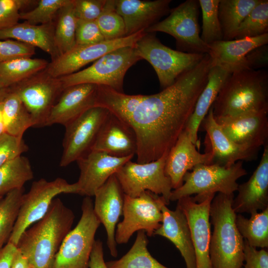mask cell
Masks as SVG:
<instances>
[{
	"instance_id": "obj_36",
	"label": "cell",
	"mask_w": 268,
	"mask_h": 268,
	"mask_svg": "<svg viewBox=\"0 0 268 268\" xmlns=\"http://www.w3.org/2000/svg\"><path fill=\"white\" fill-rule=\"evenodd\" d=\"M59 12L54 39L56 47L60 55L69 51L76 45L77 18L74 13L73 0H70Z\"/></svg>"
},
{
	"instance_id": "obj_17",
	"label": "cell",
	"mask_w": 268,
	"mask_h": 268,
	"mask_svg": "<svg viewBox=\"0 0 268 268\" xmlns=\"http://www.w3.org/2000/svg\"><path fill=\"white\" fill-rule=\"evenodd\" d=\"M125 194L115 175H112L95 193L93 210L106 230L107 244L110 254L118 255L115 231L123 215Z\"/></svg>"
},
{
	"instance_id": "obj_18",
	"label": "cell",
	"mask_w": 268,
	"mask_h": 268,
	"mask_svg": "<svg viewBox=\"0 0 268 268\" xmlns=\"http://www.w3.org/2000/svg\"><path fill=\"white\" fill-rule=\"evenodd\" d=\"M214 119L225 135L237 144L259 149L267 144L268 111Z\"/></svg>"
},
{
	"instance_id": "obj_33",
	"label": "cell",
	"mask_w": 268,
	"mask_h": 268,
	"mask_svg": "<svg viewBox=\"0 0 268 268\" xmlns=\"http://www.w3.org/2000/svg\"><path fill=\"white\" fill-rule=\"evenodd\" d=\"M148 240L143 230L137 231L129 251L118 260L106 263L108 268H169L160 264L148 251Z\"/></svg>"
},
{
	"instance_id": "obj_11",
	"label": "cell",
	"mask_w": 268,
	"mask_h": 268,
	"mask_svg": "<svg viewBox=\"0 0 268 268\" xmlns=\"http://www.w3.org/2000/svg\"><path fill=\"white\" fill-rule=\"evenodd\" d=\"M198 0H187L171 9L164 19L145 30L147 33L161 32L176 40L177 50L191 54H208L209 47L201 39L199 23Z\"/></svg>"
},
{
	"instance_id": "obj_43",
	"label": "cell",
	"mask_w": 268,
	"mask_h": 268,
	"mask_svg": "<svg viewBox=\"0 0 268 268\" xmlns=\"http://www.w3.org/2000/svg\"><path fill=\"white\" fill-rule=\"evenodd\" d=\"M35 54V47L11 39L0 40V64L21 58H31Z\"/></svg>"
},
{
	"instance_id": "obj_5",
	"label": "cell",
	"mask_w": 268,
	"mask_h": 268,
	"mask_svg": "<svg viewBox=\"0 0 268 268\" xmlns=\"http://www.w3.org/2000/svg\"><path fill=\"white\" fill-rule=\"evenodd\" d=\"M247 174L242 161L229 166L216 164H198L192 169V171L185 174L183 184L172 190L170 201H178L195 194V197H193L194 200L200 202L216 193L233 194L238 189L237 180Z\"/></svg>"
},
{
	"instance_id": "obj_7",
	"label": "cell",
	"mask_w": 268,
	"mask_h": 268,
	"mask_svg": "<svg viewBox=\"0 0 268 268\" xmlns=\"http://www.w3.org/2000/svg\"><path fill=\"white\" fill-rule=\"evenodd\" d=\"M134 47L141 60H146L152 66L163 89L172 85L182 74L197 65L205 55L172 49L163 44L155 33L146 32Z\"/></svg>"
},
{
	"instance_id": "obj_37",
	"label": "cell",
	"mask_w": 268,
	"mask_h": 268,
	"mask_svg": "<svg viewBox=\"0 0 268 268\" xmlns=\"http://www.w3.org/2000/svg\"><path fill=\"white\" fill-rule=\"evenodd\" d=\"M24 192L22 188L0 198V249L8 242L11 235Z\"/></svg>"
},
{
	"instance_id": "obj_6",
	"label": "cell",
	"mask_w": 268,
	"mask_h": 268,
	"mask_svg": "<svg viewBox=\"0 0 268 268\" xmlns=\"http://www.w3.org/2000/svg\"><path fill=\"white\" fill-rule=\"evenodd\" d=\"M141 59L134 47L117 49L102 56L88 67L58 78L63 89L75 85L92 84L123 93L125 75Z\"/></svg>"
},
{
	"instance_id": "obj_23",
	"label": "cell",
	"mask_w": 268,
	"mask_h": 268,
	"mask_svg": "<svg viewBox=\"0 0 268 268\" xmlns=\"http://www.w3.org/2000/svg\"><path fill=\"white\" fill-rule=\"evenodd\" d=\"M266 144L260 162L250 179L239 185L232 202L237 213L252 214L268 208V146Z\"/></svg>"
},
{
	"instance_id": "obj_24",
	"label": "cell",
	"mask_w": 268,
	"mask_h": 268,
	"mask_svg": "<svg viewBox=\"0 0 268 268\" xmlns=\"http://www.w3.org/2000/svg\"><path fill=\"white\" fill-rule=\"evenodd\" d=\"M192 142L191 137L184 130L179 136L174 145L170 149L165 165V173L171 182L174 190L183 183L185 174L200 164H210L212 154L209 150L201 153Z\"/></svg>"
},
{
	"instance_id": "obj_53",
	"label": "cell",
	"mask_w": 268,
	"mask_h": 268,
	"mask_svg": "<svg viewBox=\"0 0 268 268\" xmlns=\"http://www.w3.org/2000/svg\"><path fill=\"white\" fill-rule=\"evenodd\" d=\"M6 89H2L0 88V97L3 95V94L5 93Z\"/></svg>"
},
{
	"instance_id": "obj_4",
	"label": "cell",
	"mask_w": 268,
	"mask_h": 268,
	"mask_svg": "<svg viewBox=\"0 0 268 268\" xmlns=\"http://www.w3.org/2000/svg\"><path fill=\"white\" fill-rule=\"evenodd\" d=\"M234 194L218 193L209 210L213 226L209 253L213 268H242L244 262V240L236 224V213L232 208Z\"/></svg>"
},
{
	"instance_id": "obj_30",
	"label": "cell",
	"mask_w": 268,
	"mask_h": 268,
	"mask_svg": "<svg viewBox=\"0 0 268 268\" xmlns=\"http://www.w3.org/2000/svg\"><path fill=\"white\" fill-rule=\"evenodd\" d=\"M2 116L5 133L23 138L25 132L33 127L31 115L16 93L7 88L2 99Z\"/></svg>"
},
{
	"instance_id": "obj_35",
	"label": "cell",
	"mask_w": 268,
	"mask_h": 268,
	"mask_svg": "<svg viewBox=\"0 0 268 268\" xmlns=\"http://www.w3.org/2000/svg\"><path fill=\"white\" fill-rule=\"evenodd\" d=\"M236 224L241 235L254 248L268 247V208L251 214L249 218L236 215Z\"/></svg>"
},
{
	"instance_id": "obj_12",
	"label": "cell",
	"mask_w": 268,
	"mask_h": 268,
	"mask_svg": "<svg viewBox=\"0 0 268 268\" xmlns=\"http://www.w3.org/2000/svg\"><path fill=\"white\" fill-rule=\"evenodd\" d=\"M169 151L158 159L145 163L127 162L115 174L125 195L132 198L149 191L162 196L170 203L172 187L165 173Z\"/></svg>"
},
{
	"instance_id": "obj_42",
	"label": "cell",
	"mask_w": 268,
	"mask_h": 268,
	"mask_svg": "<svg viewBox=\"0 0 268 268\" xmlns=\"http://www.w3.org/2000/svg\"><path fill=\"white\" fill-rule=\"evenodd\" d=\"M28 147L23 138L6 133L0 136V167L7 161L21 155Z\"/></svg>"
},
{
	"instance_id": "obj_48",
	"label": "cell",
	"mask_w": 268,
	"mask_h": 268,
	"mask_svg": "<svg viewBox=\"0 0 268 268\" xmlns=\"http://www.w3.org/2000/svg\"><path fill=\"white\" fill-rule=\"evenodd\" d=\"M268 64V46L264 45L250 51L239 66H244L253 69H259Z\"/></svg>"
},
{
	"instance_id": "obj_19",
	"label": "cell",
	"mask_w": 268,
	"mask_h": 268,
	"mask_svg": "<svg viewBox=\"0 0 268 268\" xmlns=\"http://www.w3.org/2000/svg\"><path fill=\"white\" fill-rule=\"evenodd\" d=\"M54 79L32 80L9 87L29 113L33 127H45L55 99L63 90L59 80Z\"/></svg>"
},
{
	"instance_id": "obj_26",
	"label": "cell",
	"mask_w": 268,
	"mask_h": 268,
	"mask_svg": "<svg viewBox=\"0 0 268 268\" xmlns=\"http://www.w3.org/2000/svg\"><path fill=\"white\" fill-rule=\"evenodd\" d=\"M163 220L154 235H159L172 242L184 258L186 268H196L191 232L186 215L177 204L174 210L166 205L162 207Z\"/></svg>"
},
{
	"instance_id": "obj_21",
	"label": "cell",
	"mask_w": 268,
	"mask_h": 268,
	"mask_svg": "<svg viewBox=\"0 0 268 268\" xmlns=\"http://www.w3.org/2000/svg\"><path fill=\"white\" fill-rule=\"evenodd\" d=\"M137 147L136 137L133 129L109 111L91 150L126 157L136 154Z\"/></svg>"
},
{
	"instance_id": "obj_39",
	"label": "cell",
	"mask_w": 268,
	"mask_h": 268,
	"mask_svg": "<svg viewBox=\"0 0 268 268\" xmlns=\"http://www.w3.org/2000/svg\"><path fill=\"white\" fill-rule=\"evenodd\" d=\"M198 0L202 13L201 39L207 45L223 40V34L218 18L220 0Z\"/></svg>"
},
{
	"instance_id": "obj_14",
	"label": "cell",
	"mask_w": 268,
	"mask_h": 268,
	"mask_svg": "<svg viewBox=\"0 0 268 268\" xmlns=\"http://www.w3.org/2000/svg\"><path fill=\"white\" fill-rule=\"evenodd\" d=\"M146 32L141 31L123 38L104 40L95 44L77 45L53 60L47 67V73L52 78H59L72 74L88 64L117 49L134 47Z\"/></svg>"
},
{
	"instance_id": "obj_38",
	"label": "cell",
	"mask_w": 268,
	"mask_h": 268,
	"mask_svg": "<svg viewBox=\"0 0 268 268\" xmlns=\"http://www.w3.org/2000/svg\"><path fill=\"white\" fill-rule=\"evenodd\" d=\"M268 33V0H260L239 26L234 39Z\"/></svg>"
},
{
	"instance_id": "obj_44",
	"label": "cell",
	"mask_w": 268,
	"mask_h": 268,
	"mask_svg": "<svg viewBox=\"0 0 268 268\" xmlns=\"http://www.w3.org/2000/svg\"><path fill=\"white\" fill-rule=\"evenodd\" d=\"M104 40L96 20L77 19L75 31L76 45H90Z\"/></svg>"
},
{
	"instance_id": "obj_41",
	"label": "cell",
	"mask_w": 268,
	"mask_h": 268,
	"mask_svg": "<svg viewBox=\"0 0 268 268\" xmlns=\"http://www.w3.org/2000/svg\"><path fill=\"white\" fill-rule=\"evenodd\" d=\"M70 0H40L34 9L20 12V19L33 25L49 24L60 10Z\"/></svg>"
},
{
	"instance_id": "obj_50",
	"label": "cell",
	"mask_w": 268,
	"mask_h": 268,
	"mask_svg": "<svg viewBox=\"0 0 268 268\" xmlns=\"http://www.w3.org/2000/svg\"><path fill=\"white\" fill-rule=\"evenodd\" d=\"M17 251L16 246L7 243L0 249V268H11L14 257Z\"/></svg>"
},
{
	"instance_id": "obj_2",
	"label": "cell",
	"mask_w": 268,
	"mask_h": 268,
	"mask_svg": "<svg viewBox=\"0 0 268 268\" xmlns=\"http://www.w3.org/2000/svg\"><path fill=\"white\" fill-rule=\"evenodd\" d=\"M74 218L73 211L56 198L44 217L22 233L16 247L30 268H52Z\"/></svg>"
},
{
	"instance_id": "obj_15",
	"label": "cell",
	"mask_w": 268,
	"mask_h": 268,
	"mask_svg": "<svg viewBox=\"0 0 268 268\" xmlns=\"http://www.w3.org/2000/svg\"><path fill=\"white\" fill-rule=\"evenodd\" d=\"M215 194L200 202L187 196L178 200L177 205L185 213L190 228L196 258V268H213L209 253L211 223L209 210Z\"/></svg>"
},
{
	"instance_id": "obj_9",
	"label": "cell",
	"mask_w": 268,
	"mask_h": 268,
	"mask_svg": "<svg viewBox=\"0 0 268 268\" xmlns=\"http://www.w3.org/2000/svg\"><path fill=\"white\" fill-rule=\"evenodd\" d=\"M169 203L161 196L145 191L135 198L124 196L123 220L117 225V244L127 243L133 234L143 230L147 236L154 235L163 220L162 207Z\"/></svg>"
},
{
	"instance_id": "obj_22",
	"label": "cell",
	"mask_w": 268,
	"mask_h": 268,
	"mask_svg": "<svg viewBox=\"0 0 268 268\" xmlns=\"http://www.w3.org/2000/svg\"><path fill=\"white\" fill-rule=\"evenodd\" d=\"M171 0H115L116 11L123 18L126 36L144 31L169 13Z\"/></svg>"
},
{
	"instance_id": "obj_32",
	"label": "cell",
	"mask_w": 268,
	"mask_h": 268,
	"mask_svg": "<svg viewBox=\"0 0 268 268\" xmlns=\"http://www.w3.org/2000/svg\"><path fill=\"white\" fill-rule=\"evenodd\" d=\"M47 61L21 58L0 64V88L5 89L25 81L48 66Z\"/></svg>"
},
{
	"instance_id": "obj_49",
	"label": "cell",
	"mask_w": 268,
	"mask_h": 268,
	"mask_svg": "<svg viewBox=\"0 0 268 268\" xmlns=\"http://www.w3.org/2000/svg\"><path fill=\"white\" fill-rule=\"evenodd\" d=\"M89 268H108L104 259L103 243L100 240L94 241L90 256Z\"/></svg>"
},
{
	"instance_id": "obj_13",
	"label": "cell",
	"mask_w": 268,
	"mask_h": 268,
	"mask_svg": "<svg viewBox=\"0 0 268 268\" xmlns=\"http://www.w3.org/2000/svg\"><path fill=\"white\" fill-rule=\"evenodd\" d=\"M109 113L104 107H92L65 127L61 167L76 161L91 150Z\"/></svg>"
},
{
	"instance_id": "obj_28",
	"label": "cell",
	"mask_w": 268,
	"mask_h": 268,
	"mask_svg": "<svg viewBox=\"0 0 268 268\" xmlns=\"http://www.w3.org/2000/svg\"><path fill=\"white\" fill-rule=\"evenodd\" d=\"M268 43V33L255 37L221 40L208 45L212 64L227 66L233 69L240 66L253 49Z\"/></svg>"
},
{
	"instance_id": "obj_25",
	"label": "cell",
	"mask_w": 268,
	"mask_h": 268,
	"mask_svg": "<svg viewBox=\"0 0 268 268\" xmlns=\"http://www.w3.org/2000/svg\"><path fill=\"white\" fill-rule=\"evenodd\" d=\"M97 85H75L63 89L52 107L45 126L61 124L66 126L87 109L95 106Z\"/></svg>"
},
{
	"instance_id": "obj_27",
	"label": "cell",
	"mask_w": 268,
	"mask_h": 268,
	"mask_svg": "<svg viewBox=\"0 0 268 268\" xmlns=\"http://www.w3.org/2000/svg\"><path fill=\"white\" fill-rule=\"evenodd\" d=\"M227 66L212 64L207 82L197 101L194 110L185 129L192 142L199 148L198 132L200 125L207 114L224 82L232 71Z\"/></svg>"
},
{
	"instance_id": "obj_52",
	"label": "cell",
	"mask_w": 268,
	"mask_h": 268,
	"mask_svg": "<svg viewBox=\"0 0 268 268\" xmlns=\"http://www.w3.org/2000/svg\"><path fill=\"white\" fill-rule=\"evenodd\" d=\"M4 93L0 97V136L5 133L2 110V99Z\"/></svg>"
},
{
	"instance_id": "obj_40",
	"label": "cell",
	"mask_w": 268,
	"mask_h": 268,
	"mask_svg": "<svg viewBox=\"0 0 268 268\" xmlns=\"http://www.w3.org/2000/svg\"><path fill=\"white\" fill-rule=\"evenodd\" d=\"M96 22L105 40L126 36L125 23L116 10L115 0H106L103 10Z\"/></svg>"
},
{
	"instance_id": "obj_29",
	"label": "cell",
	"mask_w": 268,
	"mask_h": 268,
	"mask_svg": "<svg viewBox=\"0 0 268 268\" xmlns=\"http://www.w3.org/2000/svg\"><path fill=\"white\" fill-rule=\"evenodd\" d=\"M54 34L48 24L33 25L24 22L0 29V40L13 39L38 47L49 54L53 60L59 56Z\"/></svg>"
},
{
	"instance_id": "obj_10",
	"label": "cell",
	"mask_w": 268,
	"mask_h": 268,
	"mask_svg": "<svg viewBox=\"0 0 268 268\" xmlns=\"http://www.w3.org/2000/svg\"><path fill=\"white\" fill-rule=\"evenodd\" d=\"M63 193L78 194L76 183L69 184L61 178L52 181L40 179L33 182L28 192L22 196L18 216L8 242L16 246L22 233L42 218L55 198Z\"/></svg>"
},
{
	"instance_id": "obj_46",
	"label": "cell",
	"mask_w": 268,
	"mask_h": 268,
	"mask_svg": "<svg viewBox=\"0 0 268 268\" xmlns=\"http://www.w3.org/2000/svg\"><path fill=\"white\" fill-rule=\"evenodd\" d=\"M106 0H73L77 19L96 20L102 13Z\"/></svg>"
},
{
	"instance_id": "obj_54",
	"label": "cell",
	"mask_w": 268,
	"mask_h": 268,
	"mask_svg": "<svg viewBox=\"0 0 268 268\" xmlns=\"http://www.w3.org/2000/svg\"></svg>"
},
{
	"instance_id": "obj_8",
	"label": "cell",
	"mask_w": 268,
	"mask_h": 268,
	"mask_svg": "<svg viewBox=\"0 0 268 268\" xmlns=\"http://www.w3.org/2000/svg\"><path fill=\"white\" fill-rule=\"evenodd\" d=\"M81 211L80 220L63 240L51 268H89L95 235L101 223L90 197L83 200Z\"/></svg>"
},
{
	"instance_id": "obj_34",
	"label": "cell",
	"mask_w": 268,
	"mask_h": 268,
	"mask_svg": "<svg viewBox=\"0 0 268 268\" xmlns=\"http://www.w3.org/2000/svg\"><path fill=\"white\" fill-rule=\"evenodd\" d=\"M33 177L30 162L26 157L21 155L7 161L0 167V198L23 188Z\"/></svg>"
},
{
	"instance_id": "obj_31",
	"label": "cell",
	"mask_w": 268,
	"mask_h": 268,
	"mask_svg": "<svg viewBox=\"0 0 268 268\" xmlns=\"http://www.w3.org/2000/svg\"><path fill=\"white\" fill-rule=\"evenodd\" d=\"M260 0H220L218 18L223 40L235 39L241 23Z\"/></svg>"
},
{
	"instance_id": "obj_45",
	"label": "cell",
	"mask_w": 268,
	"mask_h": 268,
	"mask_svg": "<svg viewBox=\"0 0 268 268\" xmlns=\"http://www.w3.org/2000/svg\"><path fill=\"white\" fill-rule=\"evenodd\" d=\"M27 0H0V30L18 23L20 10L30 3Z\"/></svg>"
},
{
	"instance_id": "obj_1",
	"label": "cell",
	"mask_w": 268,
	"mask_h": 268,
	"mask_svg": "<svg viewBox=\"0 0 268 268\" xmlns=\"http://www.w3.org/2000/svg\"><path fill=\"white\" fill-rule=\"evenodd\" d=\"M211 65L206 54L172 85L152 95H128L97 85L95 106L107 109L134 131L137 163L156 160L170 150L185 130L207 82Z\"/></svg>"
},
{
	"instance_id": "obj_16",
	"label": "cell",
	"mask_w": 268,
	"mask_h": 268,
	"mask_svg": "<svg viewBox=\"0 0 268 268\" xmlns=\"http://www.w3.org/2000/svg\"><path fill=\"white\" fill-rule=\"evenodd\" d=\"M133 157H117L102 151L90 150L76 161L80 170L76 182L78 194L94 196L96 190Z\"/></svg>"
},
{
	"instance_id": "obj_51",
	"label": "cell",
	"mask_w": 268,
	"mask_h": 268,
	"mask_svg": "<svg viewBox=\"0 0 268 268\" xmlns=\"http://www.w3.org/2000/svg\"><path fill=\"white\" fill-rule=\"evenodd\" d=\"M29 265L27 259L18 250L16 253L11 268H29Z\"/></svg>"
},
{
	"instance_id": "obj_3",
	"label": "cell",
	"mask_w": 268,
	"mask_h": 268,
	"mask_svg": "<svg viewBox=\"0 0 268 268\" xmlns=\"http://www.w3.org/2000/svg\"><path fill=\"white\" fill-rule=\"evenodd\" d=\"M211 108L214 118L268 111V72L235 67L222 84Z\"/></svg>"
},
{
	"instance_id": "obj_47",
	"label": "cell",
	"mask_w": 268,
	"mask_h": 268,
	"mask_svg": "<svg viewBox=\"0 0 268 268\" xmlns=\"http://www.w3.org/2000/svg\"><path fill=\"white\" fill-rule=\"evenodd\" d=\"M244 262L242 268H268V252L265 249L258 250L244 240Z\"/></svg>"
},
{
	"instance_id": "obj_20",
	"label": "cell",
	"mask_w": 268,
	"mask_h": 268,
	"mask_svg": "<svg viewBox=\"0 0 268 268\" xmlns=\"http://www.w3.org/2000/svg\"><path fill=\"white\" fill-rule=\"evenodd\" d=\"M200 127L206 132L211 144V164L229 166L238 161H248L257 158L259 149L238 144L229 139L216 122L211 108Z\"/></svg>"
}]
</instances>
